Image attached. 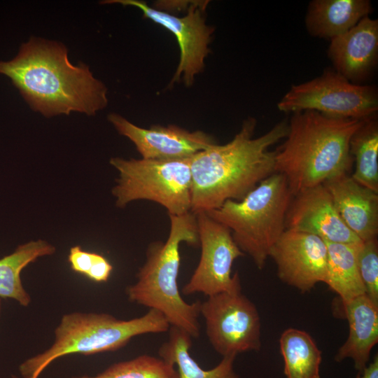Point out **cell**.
<instances>
[{"label":"cell","mask_w":378,"mask_h":378,"mask_svg":"<svg viewBox=\"0 0 378 378\" xmlns=\"http://www.w3.org/2000/svg\"><path fill=\"white\" fill-rule=\"evenodd\" d=\"M30 107L46 117L80 112L94 115L108 104L107 89L88 66L72 64L61 43L32 37L15 57L0 61Z\"/></svg>","instance_id":"obj_1"},{"label":"cell","mask_w":378,"mask_h":378,"mask_svg":"<svg viewBox=\"0 0 378 378\" xmlns=\"http://www.w3.org/2000/svg\"><path fill=\"white\" fill-rule=\"evenodd\" d=\"M256 123L248 118L230 141L215 144L190 157L191 212L216 209L229 200H241L275 172L276 152L269 149L286 136L288 122L282 120L255 138Z\"/></svg>","instance_id":"obj_2"},{"label":"cell","mask_w":378,"mask_h":378,"mask_svg":"<svg viewBox=\"0 0 378 378\" xmlns=\"http://www.w3.org/2000/svg\"><path fill=\"white\" fill-rule=\"evenodd\" d=\"M363 120L311 110L293 113L286 140L275 150L274 172L285 176L293 196L348 174L353 164L350 141Z\"/></svg>","instance_id":"obj_3"},{"label":"cell","mask_w":378,"mask_h":378,"mask_svg":"<svg viewBox=\"0 0 378 378\" xmlns=\"http://www.w3.org/2000/svg\"><path fill=\"white\" fill-rule=\"evenodd\" d=\"M170 230L165 242L148 245L146 260L139 270L136 282L126 292L132 302L162 313L170 326L180 328L191 337L200 335V301L186 302L178 288L182 242L199 244L196 215L190 211L183 215H169Z\"/></svg>","instance_id":"obj_4"},{"label":"cell","mask_w":378,"mask_h":378,"mask_svg":"<svg viewBox=\"0 0 378 378\" xmlns=\"http://www.w3.org/2000/svg\"><path fill=\"white\" fill-rule=\"evenodd\" d=\"M169 328L164 316L153 309L130 320H120L106 313L66 314L55 330L52 345L21 363L19 371L22 378H38L48 365L64 356L117 351L136 336L165 332Z\"/></svg>","instance_id":"obj_5"},{"label":"cell","mask_w":378,"mask_h":378,"mask_svg":"<svg viewBox=\"0 0 378 378\" xmlns=\"http://www.w3.org/2000/svg\"><path fill=\"white\" fill-rule=\"evenodd\" d=\"M293 198L285 176L274 172L242 200H227L206 212L230 229L240 250L262 270L272 246L286 230V217Z\"/></svg>","instance_id":"obj_6"},{"label":"cell","mask_w":378,"mask_h":378,"mask_svg":"<svg viewBox=\"0 0 378 378\" xmlns=\"http://www.w3.org/2000/svg\"><path fill=\"white\" fill-rule=\"evenodd\" d=\"M190 158L160 160L113 158L110 164L119 172L112 190L116 206L135 200H149L163 206L169 215L180 216L191 209Z\"/></svg>","instance_id":"obj_7"},{"label":"cell","mask_w":378,"mask_h":378,"mask_svg":"<svg viewBox=\"0 0 378 378\" xmlns=\"http://www.w3.org/2000/svg\"><path fill=\"white\" fill-rule=\"evenodd\" d=\"M277 107L285 113L311 110L330 118L363 120L377 116L378 92L374 85L353 83L328 68L311 80L293 85Z\"/></svg>","instance_id":"obj_8"},{"label":"cell","mask_w":378,"mask_h":378,"mask_svg":"<svg viewBox=\"0 0 378 378\" xmlns=\"http://www.w3.org/2000/svg\"><path fill=\"white\" fill-rule=\"evenodd\" d=\"M200 312L210 344L223 357L260 350V315L241 288L208 296L201 302Z\"/></svg>","instance_id":"obj_9"},{"label":"cell","mask_w":378,"mask_h":378,"mask_svg":"<svg viewBox=\"0 0 378 378\" xmlns=\"http://www.w3.org/2000/svg\"><path fill=\"white\" fill-rule=\"evenodd\" d=\"M195 214L201 255L190 280L182 288L183 293H202L208 297L241 288L239 274L232 275V267L244 253L234 242L231 231L206 211Z\"/></svg>","instance_id":"obj_10"},{"label":"cell","mask_w":378,"mask_h":378,"mask_svg":"<svg viewBox=\"0 0 378 378\" xmlns=\"http://www.w3.org/2000/svg\"><path fill=\"white\" fill-rule=\"evenodd\" d=\"M120 4L140 9L144 16L170 31L176 37L180 48L178 67L170 82L173 85L182 79L190 86L195 76L204 66V59L210 50L214 28L206 24L202 12L206 3H192L183 17H177L163 10L150 7L146 2L138 0H111L102 4Z\"/></svg>","instance_id":"obj_11"},{"label":"cell","mask_w":378,"mask_h":378,"mask_svg":"<svg viewBox=\"0 0 378 378\" xmlns=\"http://www.w3.org/2000/svg\"><path fill=\"white\" fill-rule=\"evenodd\" d=\"M269 256L276 265L279 279L301 293L309 292L325 281L327 246L318 236L286 229Z\"/></svg>","instance_id":"obj_12"},{"label":"cell","mask_w":378,"mask_h":378,"mask_svg":"<svg viewBox=\"0 0 378 378\" xmlns=\"http://www.w3.org/2000/svg\"><path fill=\"white\" fill-rule=\"evenodd\" d=\"M108 119L120 134L134 143L144 159H186L216 144L202 131L190 132L176 125L142 128L117 113L109 114Z\"/></svg>","instance_id":"obj_13"},{"label":"cell","mask_w":378,"mask_h":378,"mask_svg":"<svg viewBox=\"0 0 378 378\" xmlns=\"http://www.w3.org/2000/svg\"><path fill=\"white\" fill-rule=\"evenodd\" d=\"M286 229L314 234L333 243L362 241L344 224L323 184L293 196L286 217Z\"/></svg>","instance_id":"obj_14"},{"label":"cell","mask_w":378,"mask_h":378,"mask_svg":"<svg viewBox=\"0 0 378 378\" xmlns=\"http://www.w3.org/2000/svg\"><path fill=\"white\" fill-rule=\"evenodd\" d=\"M328 56L332 69L350 82L360 84L368 79L378 61V20L365 17L331 39Z\"/></svg>","instance_id":"obj_15"},{"label":"cell","mask_w":378,"mask_h":378,"mask_svg":"<svg viewBox=\"0 0 378 378\" xmlns=\"http://www.w3.org/2000/svg\"><path fill=\"white\" fill-rule=\"evenodd\" d=\"M323 185L351 231L361 241L377 238L378 192L360 185L348 174L335 176Z\"/></svg>","instance_id":"obj_16"},{"label":"cell","mask_w":378,"mask_h":378,"mask_svg":"<svg viewBox=\"0 0 378 378\" xmlns=\"http://www.w3.org/2000/svg\"><path fill=\"white\" fill-rule=\"evenodd\" d=\"M349 323V335L339 348L335 360L351 358L359 372L368 365L373 347L378 342V304L366 294L341 302Z\"/></svg>","instance_id":"obj_17"},{"label":"cell","mask_w":378,"mask_h":378,"mask_svg":"<svg viewBox=\"0 0 378 378\" xmlns=\"http://www.w3.org/2000/svg\"><path fill=\"white\" fill-rule=\"evenodd\" d=\"M372 10L369 0H313L307 8L306 29L313 37L330 41L347 32Z\"/></svg>","instance_id":"obj_18"},{"label":"cell","mask_w":378,"mask_h":378,"mask_svg":"<svg viewBox=\"0 0 378 378\" xmlns=\"http://www.w3.org/2000/svg\"><path fill=\"white\" fill-rule=\"evenodd\" d=\"M169 339L159 348L158 355L168 363L176 366L178 378H240L234 370L236 356H224L214 368H202L190 354L191 336L174 326L169 328Z\"/></svg>","instance_id":"obj_19"},{"label":"cell","mask_w":378,"mask_h":378,"mask_svg":"<svg viewBox=\"0 0 378 378\" xmlns=\"http://www.w3.org/2000/svg\"><path fill=\"white\" fill-rule=\"evenodd\" d=\"M325 242L328 258L324 283L338 295L340 302L365 294V287L359 273L356 258L357 246L360 242Z\"/></svg>","instance_id":"obj_20"},{"label":"cell","mask_w":378,"mask_h":378,"mask_svg":"<svg viewBox=\"0 0 378 378\" xmlns=\"http://www.w3.org/2000/svg\"><path fill=\"white\" fill-rule=\"evenodd\" d=\"M279 349L286 378H320L322 352L307 332L286 329L279 338Z\"/></svg>","instance_id":"obj_21"},{"label":"cell","mask_w":378,"mask_h":378,"mask_svg":"<svg viewBox=\"0 0 378 378\" xmlns=\"http://www.w3.org/2000/svg\"><path fill=\"white\" fill-rule=\"evenodd\" d=\"M55 251L52 245L38 239L18 246L13 253L0 259V298L13 299L27 307L31 297L22 286L21 272L37 258Z\"/></svg>","instance_id":"obj_22"},{"label":"cell","mask_w":378,"mask_h":378,"mask_svg":"<svg viewBox=\"0 0 378 378\" xmlns=\"http://www.w3.org/2000/svg\"><path fill=\"white\" fill-rule=\"evenodd\" d=\"M355 162L351 177L360 185L378 192V122L377 116L363 121L350 141Z\"/></svg>","instance_id":"obj_23"},{"label":"cell","mask_w":378,"mask_h":378,"mask_svg":"<svg viewBox=\"0 0 378 378\" xmlns=\"http://www.w3.org/2000/svg\"><path fill=\"white\" fill-rule=\"evenodd\" d=\"M72 378H178V374L175 366L161 358L141 355L114 363L96 376Z\"/></svg>","instance_id":"obj_24"},{"label":"cell","mask_w":378,"mask_h":378,"mask_svg":"<svg viewBox=\"0 0 378 378\" xmlns=\"http://www.w3.org/2000/svg\"><path fill=\"white\" fill-rule=\"evenodd\" d=\"M68 260L74 272L95 282L106 281L113 270V266L104 256L83 251L79 246L71 248Z\"/></svg>","instance_id":"obj_25"},{"label":"cell","mask_w":378,"mask_h":378,"mask_svg":"<svg viewBox=\"0 0 378 378\" xmlns=\"http://www.w3.org/2000/svg\"><path fill=\"white\" fill-rule=\"evenodd\" d=\"M357 264L365 294L378 304V245L377 238L362 241L357 246Z\"/></svg>","instance_id":"obj_26"},{"label":"cell","mask_w":378,"mask_h":378,"mask_svg":"<svg viewBox=\"0 0 378 378\" xmlns=\"http://www.w3.org/2000/svg\"><path fill=\"white\" fill-rule=\"evenodd\" d=\"M356 378H378V357L374 356L372 361L362 372H358Z\"/></svg>","instance_id":"obj_27"},{"label":"cell","mask_w":378,"mask_h":378,"mask_svg":"<svg viewBox=\"0 0 378 378\" xmlns=\"http://www.w3.org/2000/svg\"><path fill=\"white\" fill-rule=\"evenodd\" d=\"M1 299H0V314H1Z\"/></svg>","instance_id":"obj_28"},{"label":"cell","mask_w":378,"mask_h":378,"mask_svg":"<svg viewBox=\"0 0 378 378\" xmlns=\"http://www.w3.org/2000/svg\"><path fill=\"white\" fill-rule=\"evenodd\" d=\"M12 377H13V378H20V377H18L13 376V375L12 376Z\"/></svg>","instance_id":"obj_29"}]
</instances>
